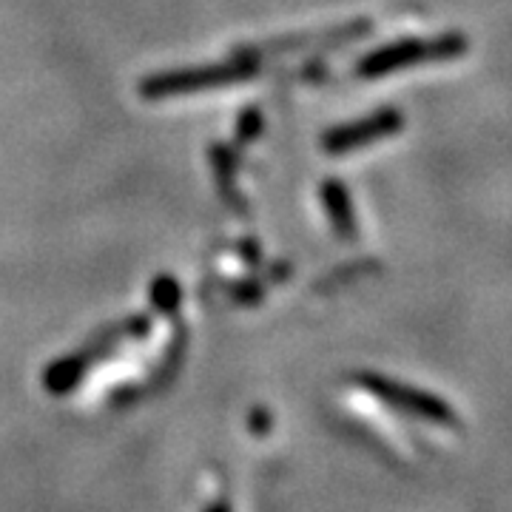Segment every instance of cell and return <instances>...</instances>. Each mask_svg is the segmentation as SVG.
Here are the masks:
<instances>
[{"label": "cell", "mask_w": 512, "mask_h": 512, "mask_svg": "<svg viewBox=\"0 0 512 512\" xmlns=\"http://www.w3.org/2000/svg\"><path fill=\"white\" fill-rule=\"evenodd\" d=\"M470 52V40L461 32H444L436 37H404L390 46L373 49L356 63V77H384V74L404 72L421 63H447V60H458Z\"/></svg>", "instance_id": "7a4b0ae2"}, {"label": "cell", "mask_w": 512, "mask_h": 512, "mask_svg": "<svg viewBox=\"0 0 512 512\" xmlns=\"http://www.w3.org/2000/svg\"><path fill=\"white\" fill-rule=\"evenodd\" d=\"M214 174H217V183H220L222 194L234 202L237 208H242L239 197L234 194V185H231L234 183V154L228 148H214Z\"/></svg>", "instance_id": "8992f818"}, {"label": "cell", "mask_w": 512, "mask_h": 512, "mask_svg": "<svg viewBox=\"0 0 512 512\" xmlns=\"http://www.w3.org/2000/svg\"><path fill=\"white\" fill-rule=\"evenodd\" d=\"M154 305L160 308V311H174L177 308V302H180V288H177V282L171 279V276H160L157 282H154Z\"/></svg>", "instance_id": "52a82bcc"}, {"label": "cell", "mask_w": 512, "mask_h": 512, "mask_svg": "<svg viewBox=\"0 0 512 512\" xmlns=\"http://www.w3.org/2000/svg\"><path fill=\"white\" fill-rule=\"evenodd\" d=\"M259 128H262V114L259 109H248L239 120V140H254Z\"/></svg>", "instance_id": "ba28073f"}, {"label": "cell", "mask_w": 512, "mask_h": 512, "mask_svg": "<svg viewBox=\"0 0 512 512\" xmlns=\"http://www.w3.org/2000/svg\"><path fill=\"white\" fill-rule=\"evenodd\" d=\"M262 60H265V55L259 52V46H242L228 60L214 63V66L151 74L140 83V94L146 100H168V97H185V94H200L208 92V89L242 83V80H251V77L262 74Z\"/></svg>", "instance_id": "6da1fadb"}, {"label": "cell", "mask_w": 512, "mask_h": 512, "mask_svg": "<svg viewBox=\"0 0 512 512\" xmlns=\"http://www.w3.org/2000/svg\"><path fill=\"white\" fill-rule=\"evenodd\" d=\"M322 202L328 211V220L333 231L342 239L359 237V222H356V211H353V200H350L348 188L339 180H325L322 183Z\"/></svg>", "instance_id": "5b68a950"}, {"label": "cell", "mask_w": 512, "mask_h": 512, "mask_svg": "<svg viewBox=\"0 0 512 512\" xmlns=\"http://www.w3.org/2000/svg\"><path fill=\"white\" fill-rule=\"evenodd\" d=\"M362 387H367L376 399H382L384 404L396 407L399 413L407 416H416L421 421H433V424H456L458 416L450 404L433 396V393H424L419 387H407V384L396 382V379H387V376H376V373H365L359 376Z\"/></svg>", "instance_id": "3957f363"}, {"label": "cell", "mask_w": 512, "mask_h": 512, "mask_svg": "<svg viewBox=\"0 0 512 512\" xmlns=\"http://www.w3.org/2000/svg\"><path fill=\"white\" fill-rule=\"evenodd\" d=\"M404 128V114L399 109H379L367 117H359L353 123L330 128L322 140V148L328 154H345V151H356V148L373 146L379 140H387L393 134H399Z\"/></svg>", "instance_id": "277c9868"}]
</instances>
